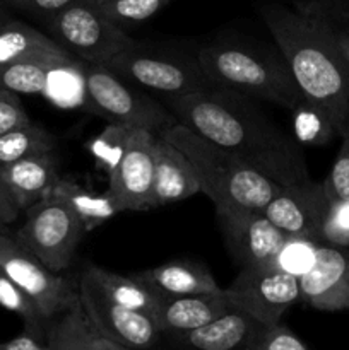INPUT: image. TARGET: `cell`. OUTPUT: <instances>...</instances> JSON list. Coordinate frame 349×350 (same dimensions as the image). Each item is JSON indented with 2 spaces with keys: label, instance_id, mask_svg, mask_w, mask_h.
<instances>
[{
  "label": "cell",
  "instance_id": "2e32d148",
  "mask_svg": "<svg viewBox=\"0 0 349 350\" xmlns=\"http://www.w3.org/2000/svg\"><path fill=\"white\" fill-rule=\"evenodd\" d=\"M154 174L151 208L177 204L201 191V180L183 150L156 135L153 144Z\"/></svg>",
  "mask_w": 349,
  "mask_h": 350
},
{
  "label": "cell",
  "instance_id": "d6986e66",
  "mask_svg": "<svg viewBox=\"0 0 349 350\" xmlns=\"http://www.w3.org/2000/svg\"><path fill=\"white\" fill-rule=\"evenodd\" d=\"M260 321L233 308L222 317L183 334L171 335L177 347L201 350H250L253 337L260 328Z\"/></svg>",
  "mask_w": 349,
  "mask_h": 350
},
{
  "label": "cell",
  "instance_id": "d6a6232c",
  "mask_svg": "<svg viewBox=\"0 0 349 350\" xmlns=\"http://www.w3.org/2000/svg\"><path fill=\"white\" fill-rule=\"evenodd\" d=\"M0 306L19 314L24 325H44L47 318L38 310L36 303L0 269Z\"/></svg>",
  "mask_w": 349,
  "mask_h": 350
},
{
  "label": "cell",
  "instance_id": "ac0fdd59",
  "mask_svg": "<svg viewBox=\"0 0 349 350\" xmlns=\"http://www.w3.org/2000/svg\"><path fill=\"white\" fill-rule=\"evenodd\" d=\"M231 310L233 306L226 297L224 289L218 293L188 294V296L161 294L156 325L161 334L177 335L195 330Z\"/></svg>",
  "mask_w": 349,
  "mask_h": 350
},
{
  "label": "cell",
  "instance_id": "e0dca14e",
  "mask_svg": "<svg viewBox=\"0 0 349 350\" xmlns=\"http://www.w3.org/2000/svg\"><path fill=\"white\" fill-rule=\"evenodd\" d=\"M0 176L21 212H26L51 193L58 174V156L51 152L36 154L0 167Z\"/></svg>",
  "mask_w": 349,
  "mask_h": 350
},
{
  "label": "cell",
  "instance_id": "52a82bcc",
  "mask_svg": "<svg viewBox=\"0 0 349 350\" xmlns=\"http://www.w3.org/2000/svg\"><path fill=\"white\" fill-rule=\"evenodd\" d=\"M44 24L55 43L88 64H106L133 41L103 12L98 0H75Z\"/></svg>",
  "mask_w": 349,
  "mask_h": 350
},
{
  "label": "cell",
  "instance_id": "7c38bea8",
  "mask_svg": "<svg viewBox=\"0 0 349 350\" xmlns=\"http://www.w3.org/2000/svg\"><path fill=\"white\" fill-rule=\"evenodd\" d=\"M216 215L226 246L240 267L272 262L287 238L262 211L222 207L216 208Z\"/></svg>",
  "mask_w": 349,
  "mask_h": 350
},
{
  "label": "cell",
  "instance_id": "4dcf8cb0",
  "mask_svg": "<svg viewBox=\"0 0 349 350\" xmlns=\"http://www.w3.org/2000/svg\"><path fill=\"white\" fill-rule=\"evenodd\" d=\"M173 0H98L103 12L120 27L149 21Z\"/></svg>",
  "mask_w": 349,
  "mask_h": 350
},
{
  "label": "cell",
  "instance_id": "60d3db41",
  "mask_svg": "<svg viewBox=\"0 0 349 350\" xmlns=\"http://www.w3.org/2000/svg\"><path fill=\"white\" fill-rule=\"evenodd\" d=\"M325 21H327L328 26H331L332 36H334L335 44H337L339 51H341L342 58H344V62H346V67H348V70H349V24L332 23V21H328V19H325Z\"/></svg>",
  "mask_w": 349,
  "mask_h": 350
},
{
  "label": "cell",
  "instance_id": "44dd1931",
  "mask_svg": "<svg viewBox=\"0 0 349 350\" xmlns=\"http://www.w3.org/2000/svg\"><path fill=\"white\" fill-rule=\"evenodd\" d=\"M132 275L164 296H188L221 291L211 270L194 260H173Z\"/></svg>",
  "mask_w": 349,
  "mask_h": 350
},
{
  "label": "cell",
  "instance_id": "9a60e30c",
  "mask_svg": "<svg viewBox=\"0 0 349 350\" xmlns=\"http://www.w3.org/2000/svg\"><path fill=\"white\" fill-rule=\"evenodd\" d=\"M300 293L313 310H349V248L318 245L315 263L300 277Z\"/></svg>",
  "mask_w": 349,
  "mask_h": 350
},
{
  "label": "cell",
  "instance_id": "83f0119b",
  "mask_svg": "<svg viewBox=\"0 0 349 350\" xmlns=\"http://www.w3.org/2000/svg\"><path fill=\"white\" fill-rule=\"evenodd\" d=\"M293 137L301 146L325 147L339 137L337 129L317 106L305 101L293 111Z\"/></svg>",
  "mask_w": 349,
  "mask_h": 350
},
{
  "label": "cell",
  "instance_id": "cb8c5ba5",
  "mask_svg": "<svg viewBox=\"0 0 349 350\" xmlns=\"http://www.w3.org/2000/svg\"><path fill=\"white\" fill-rule=\"evenodd\" d=\"M51 195L60 198L75 212V215L84 224L86 232L105 224L106 221L122 212L118 200L109 190H106L105 193H94L75 181L62 176L55 183Z\"/></svg>",
  "mask_w": 349,
  "mask_h": 350
},
{
  "label": "cell",
  "instance_id": "4316f807",
  "mask_svg": "<svg viewBox=\"0 0 349 350\" xmlns=\"http://www.w3.org/2000/svg\"><path fill=\"white\" fill-rule=\"evenodd\" d=\"M55 149H57L55 137L43 126L29 122L27 125L0 133V167L24 157L51 152Z\"/></svg>",
  "mask_w": 349,
  "mask_h": 350
},
{
  "label": "cell",
  "instance_id": "4fadbf2b",
  "mask_svg": "<svg viewBox=\"0 0 349 350\" xmlns=\"http://www.w3.org/2000/svg\"><path fill=\"white\" fill-rule=\"evenodd\" d=\"M156 133L133 129L125 152L115 170L108 174V190L118 200L122 212L151 211L154 157L153 144Z\"/></svg>",
  "mask_w": 349,
  "mask_h": 350
},
{
  "label": "cell",
  "instance_id": "836d02e7",
  "mask_svg": "<svg viewBox=\"0 0 349 350\" xmlns=\"http://www.w3.org/2000/svg\"><path fill=\"white\" fill-rule=\"evenodd\" d=\"M308 345L283 320L272 325H260L250 350H307Z\"/></svg>",
  "mask_w": 349,
  "mask_h": 350
},
{
  "label": "cell",
  "instance_id": "30bf717a",
  "mask_svg": "<svg viewBox=\"0 0 349 350\" xmlns=\"http://www.w3.org/2000/svg\"><path fill=\"white\" fill-rule=\"evenodd\" d=\"M0 269L36 303L44 318H51L79 297L72 282L44 267L16 239L0 231Z\"/></svg>",
  "mask_w": 349,
  "mask_h": 350
},
{
  "label": "cell",
  "instance_id": "d4e9b609",
  "mask_svg": "<svg viewBox=\"0 0 349 350\" xmlns=\"http://www.w3.org/2000/svg\"><path fill=\"white\" fill-rule=\"evenodd\" d=\"M68 55L72 53H36L0 64V85L17 94H41L51 65Z\"/></svg>",
  "mask_w": 349,
  "mask_h": 350
},
{
  "label": "cell",
  "instance_id": "8fae6325",
  "mask_svg": "<svg viewBox=\"0 0 349 350\" xmlns=\"http://www.w3.org/2000/svg\"><path fill=\"white\" fill-rule=\"evenodd\" d=\"M77 293L96 327L122 349H147L157 344L161 330L154 318L109 299L84 272L77 282Z\"/></svg>",
  "mask_w": 349,
  "mask_h": 350
},
{
  "label": "cell",
  "instance_id": "e575fe53",
  "mask_svg": "<svg viewBox=\"0 0 349 350\" xmlns=\"http://www.w3.org/2000/svg\"><path fill=\"white\" fill-rule=\"evenodd\" d=\"M339 137L342 140L341 149L324 185L331 198H349V116Z\"/></svg>",
  "mask_w": 349,
  "mask_h": 350
},
{
  "label": "cell",
  "instance_id": "f1b7e54d",
  "mask_svg": "<svg viewBox=\"0 0 349 350\" xmlns=\"http://www.w3.org/2000/svg\"><path fill=\"white\" fill-rule=\"evenodd\" d=\"M132 126L118 125V123H108L106 129L101 130L99 135L86 144L89 154L94 157L96 167L105 171L106 174L112 173L118 164L120 157L125 152L127 142L132 133Z\"/></svg>",
  "mask_w": 349,
  "mask_h": 350
},
{
  "label": "cell",
  "instance_id": "b9f144b4",
  "mask_svg": "<svg viewBox=\"0 0 349 350\" xmlns=\"http://www.w3.org/2000/svg\"><path fill=\"white\" fill-rule=\"evenodd\" d=\"M9 19H12V16H10L9 7H7L5 3H3L2 0H0V24L7 23V21H9Z\"/></svg>",
  "mask_w": 349,
  "mask_h": 350
},
{
  "label": "cell",
  "instance_id": "3957f363",
  "mask_svg": "<svg viewBox=\"0 0 349 350\" xmlns=\"http://www.w3.org/2000/svg\"><path fill=\"white\" fill-rule=\"evenodd\" d=\"M195 53L214 88L267 101L289 111L307 101L281 51L276 55L266 48L219 41L204 44Z\"/></svg>",
  "mask_w": 349,
  "mask_h": 350
},
{
  "label": "cell",
  "instance_id": "6da1fadb",
  "mask_svg": "<svg viewBox=\"0 0 349 350\" xmlns=\"http://www.w3.org/2000/svg\"><path fill=\"white\" fill-rule=\"evenodd\" d=\"M161 101L178 122L224 147L281 187L311 180L301 144L284 132L257 99L211 85Z\"/></svg>",
  "mask_w": 349,
  "mask_h": 350
},
{
  "label": "cell",
  "instance_id": "ab89813d",
  "mask_svg": "<svg viewBox=\"0 0 349 350\" xmlns=\"http://www.w3.org/2000/svg\"><path fill=\"white\" fill-rule=\"evenodd\" d=\"M19 214L21 211L14 204L12 197H10L9 190H7L5 183H3L2 176H0V226L12 224L19 217Z\"/></svg>",
  "mask_w": 349,
  "mask_h": 350
},
{
  "label": "cell",
  "instance_id": "5bb4252c",
  "mask_svg": "<svg viewBox=\"0 0 349 350\" xmlns=\"http://www.w3.org/2000/svg\"><path fill=\"white\" fill-rule=\"evenodd\" d=\"M328 200L331 197L325 190L324 181L317 183L310 180L281 187L262 212L286 236H303L318 243V231Z\"/></svg>",
  "mask_w": 349,
  "mask_h": 350
},
{
  "label": "cell",
  "instance_id": "8992f818",
  "mask_svg": "<svg viewBox=\"0 0 349 350\" xmlns=\"http://www.w3.org/2000/svg\"><path fill=\"white\" fill-rule=\"evenodd\" d=\"M86 92L88 111L108 123L144 129L157 135L178 122L161 99L130 84L105 64L86 62Z\"/></svg>",
  "mask_w": 349,
  "mask_h": 350
},
{
  "label": "cell",
  "instance_id": "ffe728a7",
  "mask_svg": "<svg viewBox=\"0 0 349 350\" xmlns=\"http://www.w3.org/2000/svg\"><path fill=\"white\" fill-rule=\"evenodd\" d=\"M44 335L48 350H123L96 327L79 297L64 311L47 318Z\"/></svg>",
  "mask_w": 349,
  "mask_h": 350
},
{
  "label": "cell",
  "instance_id": "277c9868",
  "mask_svg": "<svg viewBox=\"0 0 349 350\" xmlns=\"http://www.w3.org/2000/svg\"><path fill=\"white\" fill-rule=\"evenodd\" d=\"M157 135L183 150L197 171L201 191L211 198L216 208L262 211L279 191V183L183 123L177 122Z\"/></svg>",
  "mask_w": 349,
  "mask_h": 350
},
{
  "label": "cell",
  "instance_id": "f546056e",
  "mask_svg": "<svg viewBox=\"0 0 349 350\" xmlns=\"http://www.w3.org/2000/svg\"><path fill=\"white\" fill-rule=\"evenodd\" d=\"M318 243L303 236H287L286 241L274 256L272 263L277 269L300 279L315 263Z\"/></svg>",
  "mask_w": 349,
  "mask_h": 350
},
{
  "label": "cell",
  "instance_id": "484cf974",
  "mask_svg": "<svg viewBox=\"0 0 349 350\" xmlns=\"http://www.w3.org/2000/svg\"><path fill=\"white\" fill-rule=\"evenodd\" d=\"M36 53H68V51L55 43L48 34L40 33L14 17L0 24V64Z\"/></svg>",
  "mask_w": 349,
  "mask_h": 350
},
{
  "label": "cell",
  "instance_id": "1f68e13d",
  "mask_svg": "<svg viewBox=\"0 0 349 350\" xmlns=\"http://www.w3.org/2000/svg\"><path fill=\"white\" fill-rule=\"evenodd\" d=\"M320 245L349 248V198H331L318 231Z\"/></svg>",
  "mask_w": 349,
  "mask_h": 350
},
{
  "label": "cell",
  "instance_id": "9c48e42d",
  "mask_svg": "<svg viewBox=\"0 0 349 350\" xmlns=\"http://www.w3.org/2000/svg\"><path fill=\"white\" fill-rule=\"evenodd\" d=\"M224 294L235 310L245 311L262 325L281 321L284 313L301 301L300 279L272 262L243 265Z\"/></svg>",
  "mask_w": 349,
  "mask_h": 350
},
{
  "label": "cell",
  "instance_id": "d590c367",
  "mask_svg": "<svg viewBox=\"0 0 349 350\" xmlns=\"http://www.w3.org/2000/svg\"><path fill=\"white\" fill-rule=\"evenodd\" d=\"M29 122L31 118L21 103L19 94L0 85V133L27 125Z\"/></svg>",
  "mask_w": 349,
  "mask_h": 350
},
{
  "label": "cell",
  "instance_id": "f35d334b",
  "mask_svg": "<svg viewBox=\"0 0 349 350\" xmlns=\"http://www.w3.org/2000/svg\"><path fill=\"white\" fill-rule=\"evenodd\" d=\"M0 350H48L44 325H24L17 337L0 344Z\"/></svg>",
  "mask_w": 349,
  "mask_h": 350
},
{
  "label": "cell",
  "instance_id": "74e56055",
  "mask_svg": "<svg viewBox=\"0 0 349 350\" xmlns=\"http://www.w3.org/2000/svg\"><path fill=\"white\" fill-rule=\"evenodd\" d=\"M2 2L9 9L21 10V12H26L29 16L41 17L43 21H47L57 12H60L62 9L70 5L75 0H2Z\"/></svg>",
  "mask_w": 349,
  "mask_h": 350
},
{
  "label": "cell",
  "instance_id": "7a4b0ae2",
  "mask_svg": "<svg viewBox=\"0 0 349 350\" xmlns=\"http://www.w3.org/2000/svg\"><path fill=\"white\" fill-rule=\"evenodd\" d=\"M259 12L305 99L341 133L349 116V70L327 21L310 9L279 2H262Z\"/></svg>",
  "mask_w": 349,
  "mask_h": 350
},
{
  "label": "cell",
  "instance_id": "603a6c76",
  "mask_svg": "<svg viewBox=\"0 0 349 350\" xmlns=\"http://www.w3.org/2000/svg\"><path fill=\"white\" fill-rule=\"evenodd\" d=\"M41 96L57 108L88 111L86 62H82L75 55L58 58L48 70Z\"/></svg>",
  "mask_w": 349,
  "mask_h": 350
},
{
  "label": "cell",
  "instance_id": "ba28073f",
  "mask_svg": "<svg viewBox=\"0 0 349 350\" xmlns=\"http://www.w3.org/2000/svg\"><path fill=\"white\" fill-rule=\"evenodd\" d=\"M16 239L51 272L68 269L86 234L84 224L60 198L48 195L27 208Z\"/></svg>",
  "mask_w": 349,
  "mask_h": 350
},
{
  "label": "cell",
  "instance_id": "8d00e7d4",
  "mask_svg": "<svg viewBox=\"0 0 349 350\" xmlns=\"http://www.w3.org/2000/svg\"><path fill=\"white\" fill-rule=\"evenodd\" d=\"M291 5L305 7L332 23L349 24V0H291Z\"/></svg>",
  "mask_w": 349,
  "mask_h": 350
},
{
  "label": "cell",
  "instance_id": "7402d4cb",
  "mask_svg": "<svg viewBox=\"0 0 349 350\" xmlns=\"http://www.w3.org/2000/svg\"><path fill=\"white\" fill-rule=\"evenodd\" d=\"M82 272L115 303L147 314L156 321L157 308H159L161 294L139 280L133 275H120V273L106 270L99 265H88Z\"/></svg>",
  "mask_w": 349,
  "mask_h": 350
},
{
  "label": "cell",
  "instance_id": "5b68a950",
  "mask_svg": "<svg viewBox=\"0 0 349 350\" xmlns=\"http://www.w3.org/2000/svg\"><path fill=\"white\" fill-rule=\"evenodd\" d=\"M105 65L130 84L161 99L192 94L212 85L198 64L197 53L188 55L161 44L133 40Z\"/></svg>",
  "mask_w": 349,
  "mask_h": 350
}]
</instances>
